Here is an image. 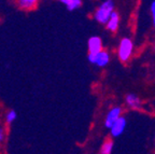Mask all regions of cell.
<instances>
[{"label": "cell", "mask_w": 155, "mask_h": 154, "mask_svg": "<svg viewBox=\"0 0 155 154\" xmlns=\"http://www.w3.org/2000/svg\"><path fill=\"white\" fill-rule=\"evenodd\" d=\"M114 1L113 0H104V2L97 8L94 13V18L99 24L106 25L109 21L111 14L114 12Z\"/></svg>", "instance_id": "1"}, {"label": "cell", "mask_w": 155, "mask_h": 154, "mask_svg": "<svg viewBox=\"0 0 155 154\" xmlns=\"http://www.w3.org/2000/svg\"><path fill=\"white\" fill-rule=\"evenodd\" d=\"M134 53V42L130 38H122L117 46V57L122 63H127Z\"/></svg>", "instance_id": "2"}, {"label": "cell", "mask_w": 155, "mask_h": 154, "mask_svg": "<svg viewBox=\"0 0 155 154\" xmlns=\"http://www.w3.org/2000/svg\"><path fill=\"white\" fill-rule=\"evenodd\" d=\"M88 60L90 63L96 65L97 67L104 68L110 63V54L106 50H101L100 52L95 54L88 53Z\"/></svg>", "instance_id": "3"}, {"label": "cell", "mask_w": 155, "mask_h": 154, "mask_svg": "<svg viewBox=\"0 0 155 154\" xmlns=\"http://www.w3.org/2000/svg\"><path fill=\"white\" fill-rule=\"evenodd\" d=\"M122 113H123V109L122 107H112L106 116V119H104V127L110 129L111 126L113 125V123L115 122L120 116H122Z\"/></svg>", "instance_id": "4"}, {"label": "cell", "mask_w": 155, "mask_h": 154, "mask_svg": "<svg viewBox=\"0 0 155 154\" xmlns=\"http://www.w3.org/2000/svg\"><path fill=\"white\" fill-rule=\"evenodd\" d=\"M126 125H127L126 119L124 118L123 116H120V118L113 123V125L111 126V128H110V134H111L112 137L116 138V137H120L121 135H123L124 130H125V128H126Z\"/></svg>", "instance_id": "5"}, {"label": "cell", "mask_w": 155, "mask_h": 154, "mask_svg": "<svg viewBox=\"0 0 155 154\" xmlns=\"http://www.w3.org/2000/svg\"><path fill=\"white\" fill-rule=\"evenodd\" d=\"M87 48H88V53H98L101 50H104V43L100 37L98 36H93L88 39L87 42Z\"/></svg>", "instance_id": "6"}, {"label": "cell", "mask_w": 155, "mask_h": 154, "mask_svg": "<svg viewBox=\"0 0 155 154\" xmlns=\"http://www.w3.org/2000/svg\"><path fill=\"white\" fill-rule=\"evenodd\" d=\"M125 104L131 110H139L142 107L141 99L139 98L138 95L133 94V93H129L125 96Z\"/></svg>", "instance_id": "7"}, {"label": "cell", "mask_w": 155, "mask_h": 154, "mask_svg": "<svg viewBox=\"0 0 155 154\" xmlns=\"http://www.w3.org/2000/svg\"><path fill=\"white\" fill-rule=\"evenodd\" d=\"M120 21H121V19H120V14L116 12V11H114L111 14V16H110L109 21H108L106 24L107 29L111 32H117V29H119V26H120Z\"/></svg>", "instance_id": "8"}, {"label": "cell", "mask_w": 155, "mask_h": 154, "mask_svg": "<svg viewBox=\"0 0 155 154\" xmlns=\"http://www.w3.org/2000/svg\"><path fill=\"white\" fill-rule=\"evenodd\" d=\"M17 5L23 10H31L36 8L38 0H16Z\"/></svg>", "instance_id": "9"}, {"label": "cell", "mask_w": 155, "mask_h": 154, "mask_svg": "<svg viewBox=\"0 0 155 154\" xmlns=\"http://www.w3.org/2000/svg\"><path fill=\"white\" fill-rule=\"evenodd\" d=\"M113 140L111 139H106L104 141V143L100 147V153L101 154H111L112 151H113Z\"/></svg>", "instance_id": "10"}, {"label": "cell", "mask_w": 155, "mask_h": 154, "mask_svg": "<svg viewBox=\"0 0 155 154\" xmlns=\"http://www.w3.org/2000/svg\"><path fill=\"white\" fill-rule=\"evenodd\" d=\"M66 5H67V9L69 11H74L82 5V0H69Z\"/></svg>", "instance_id": "11"}, {"label": "cell", "mask_w": 155, "mask_h": 154, "mask_svg": "<svg viewBox=\"0 0 155 154\" xmlns=\"http://www.w3.org/2000/svg\"><path fill=\"white\" fill-rule=\"evenodd\" d=\"M16 119V113H15L14 111H9L7 113V116H5V120H7V122L8 123H12L13 121Z\"/></svg>", "instance_id": "12"}, {"label": "cell", "mask_w": 155, "mask_h": 154, "mask_svg": "<svg viewBox=\"0 0 155 154\" xmlns=\"http://www.w3.org/2000/svg\"><path fill=\"white\" fill-rule=\"evenodd\" d=\"M150 12H151V16H152V22H153V26L155 28V0H153L151 2L150 5Z\"/></svg>", "instance_id": "13"}, {"label": "cell", "mask_w": 155, "mask_h": 154, "mask_svg": "<svg viewBox=\"0 0 155 154\" xmlns=\"http://www.w3.org/2000/svg\"><path fill=\"white\" fill-rule=\"evenodd\" d=\"M3 138H5V132H3L2 129H0V142L2 141Z\"/></svg>", "instance_id": "14"}, {"label": "cell", "mask_w": 155, "mask_h": 154, "mask_svg": "<svg viewBox=\"0 0 155 154\" xmlns=\"http://www.w3.org/2000/svg\"><path fill=\"white\" fill-rule=\"evenodd\" d=\"M59 1H61V2H63V3H65V5H67L69 0H59Z\"/></svg>", "instance_id": "15"}, {"label": "cell", "mask_w": 155, "mask_h": 154, "mask_svg": "<svg viewBox=\"0 0 155 154\" xmlns=\"http://www.w3.org/2000/svg\"><path fill=\"white\" fill-rule=\"evenodd\" d=\"M153 48H154V51H155V42H154V44H153Z\"/></svg>", "instance_id": "16"}]
</instances>
